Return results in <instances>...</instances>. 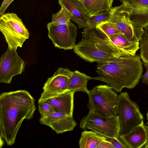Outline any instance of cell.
Listing matches in <instances>:
<instances>
[{
  "label": "cell",
  "mask_w": 148,
  "mask_h": 148,
  "mask_svg": "<svg viewBox=\"0 0 148 148\" xmlns=\"http://www.w3.org/2000/svg\"><path fill=\"white\" fill-rule=\"evenodd\" d=\"M36 109L35 100L27 91L19 90L0 94V136L8 145L15 143L23 121L32 119Z\"/></svg>",
  "instance_id": "1"
},
{
  "label": "cell",
  "mask_w": 148,
  "mask_h": 148,
  "mask_svg": "<svg viewBox=\"0 0 148 148\" xmlns=\"http://www.w3.org/2000/svg\"><path fill=\"white\" fill-rule=\"evenodd\" d=\"M98 76L92 79L106 82L117 92L124 88H134L139 83L143 71L140 56L114 57L97 62Z\"/></svg>",
  "instance_id": "2"
},
{
  "label": "cell",
  "mask_w": 148,
  "mask_h": 148,
  "mask_svg": "<svg viewBox=\"0 0 148 148\" xmlns=\"http://www.w3.org/2000/svg\"><path fill=\"white\" fill-rule=\"evenodd\" d=\"M81 40L74 52L87 62H97L114 57H123L110 38L96 27L84 29Z\"/></svg>",
  "instance_id": "3"
},
{
  "label": "cell",
  "mask_w": 148,
  "mask_h": 148,
  "mask_svg": "<svg viewBox=\"0 0 148 148\" xmlns=\"http://www.w3.org/2000/svg\"><path fill=\"white\" fill-rule=\"evenodd\" d=\"M87 94L89 99L87 106L89 111L105 118L117 115L118 95L107 85L96 86Z\"/></svg>",
  "instance_id": "4"
},
{
  "label": "cell",
  "mask_w": 148,
  "mask_h": 148,
  "mask_svg": "<svg viewBox=\"0 0 148 148\" xmlns=\"http://www.w3.org/2000/svg\"><path fill=\"white\" fill-rule=\"evenodd\" d=\"M0 16V30L8 48L15 50L18 47L21 48L30 36L21 19L13 13H4Z\"/></svg>",
  "instance_id": "5"
},
{
  "label": "cell",
  "mask_w": 148,
  "mask_h": 148,
  "mask_svg": "<svg viewBox=\"0 0 148 148\" xmlns=\"http://www.w3.org/2000/svg\"><path fill=\"white\" fill-rule=\"evenodd\" d=\"M117 108L120 124L119 136L130 132L144 121L137 103L131 100L127 92L118 95Z\"/></svg>",
  "instance_id": "6"
},
{
  "label": "cell",
  "mask_w": 148,
  "mask_h": 148,
  "mask_svg": "<svg viewBox=\"0 0 148 148\" xmlns=\"http://www.w3.org/2000/svg\"><path fill=\"white\" fill-rule=\"evenodd\" d=\"M132 7L127 2L119 6L112 7L108 20L115 23L119 29L130 41H140L144 29L135 26L131 21L130 16Z\"/></svg>",
  "instance_id": "7"
},
{
  "label": "cell",
  "mask_w": 148,
  "mask_h": 148,
  "mask_svg": "<svg viewBox=\"0 0 148 148\" xmlns=\"http://www.w3.org/2000/svg\"><path fill=\"white\" fill-rule=\"evenodd\" d=\"M80 127L89 129L105 136L117 138L119 136L120 124L118 116L105 118L89 111L81 120Z\"/></svg>",
  "instance_id": "8"
},
{
  "label": "cell",
  "mask_w": 148,
  "mask_h": 148,
  "mask_svg": "<svg viewBox=\"0 0 148 148\" xmlns=\"http://www.w3.org/2000/svg\"><path fill=\"white\" fill-rule=\"evenodd\" d=\"M73 72L67 68H59L52 76L49 78L43 87L38 103L57 97L68 92L69 79Z\"/></svg>",
  "instance_id": "9"
},
{
  "label": "cell",
  "mask_w": 148,
  "mask_h": 148,
  "mask_svg": "<svg viewBox=\"0 0 148 148\" xmlns=\"http://www.w3.org/2000/svg\"><path fill=\"white\" fill-rule=\"evenodd\" d=\"M47 27L48 36L55 47L64 50L74 48L77 29L75 25L70 22L66 25L47 26Z\"/></svg>",
  "instance_id": "10"
},
{
  "label": "cell",
  "mask_w": 148,
  "mask_h": 148,
  "mask_svg": "<svg viewBox=\"0 0 148 148\" xmlns=\"http://www.w3.org/2000/svg\"><path fill=\"white\" fill-rule=\"evenodd\" d=\"M16 50L8 48L0 59V82L10 84L13 77L21 74L25 63L18 55Z\"/></svg>",
  "instance_id": "11"
},
{
  "label": "cell",
  "mask_w": 148,
  "mask_h": 148,
  "mask_svg": "<svg viewBox=\"0 0 148 148\" xmlns=\"http://www.w3.org/2000/svg\"><path fill=\"white\" fill-rule=\"evenodd\" d=\"M40 123L50 127L57 134L73 131L77 123L73 117L56 112L46 118L41 117Z\"/></svg>",
  "instance_id": "12"
},
{
  "label": "cell",
  "mask_w": 148,
  "mask_h": 148,
  "mask_svg": "<svg viewBox=\"0 0 148 148\" xmlns=\"http://www.w3.org/2000/svg\"><path fill=\"white\" fill-rule=\"evenodd\" d=\"M127 148H141L148 142V126L143 121L130 132L119 136Z\"/></svg>",
  "instance_id": "13"
},
{
  "label": "cell",
  "mask_w": 148,
  "mask_h": 148,
  "mask_svg": "<svg viewBox=\"0 0 148 148\" xmlns=\"http://www.w3.org/2000/svg\"><path fill=\"white\" fill-rule=\"evenodd\" d=\"M58 2L72 15L71 20L79 28H84L89 16L81 0H58Z\"/></svg>",
  "instance_id": "14"
},
{
  "label": "cell",
  "mask_w": 148,
  "mask_h": 148,
  "mask_svg": "<svg viewBox=\"0 0 148 148\" xmlns=\"http://www.w3.org/2000/svg\"><path fill=\"white\" fill-rule=\"evenodd\" d=\"M132 7L130 18L135 26L144 29L148 27V0H128Z\"/></svg>",
  "instance_id": "15"
},
{
  "label": "cell",
  "mask_w": 148,
  "mask_h": 148,
  "mask_svg": "<svg viewBox=\"0 0 148 148\" xmlns=\"http://www.w3.org/2000/svg\"><path fill=\"white\" fill-rule=\"evenodd\" d=\"M74 93L73 91L67 92L44 101L51 105L56 112L73 117Z\"/></svg>",
  "instance_id": "16"
},
{
  "label": "cell",
  "mask_w": 148,
  "mask_h": 148,
  "mask_svg": "<svg viewBox=\"0 0 148 148\" xmlns=\"http://www.w3.org/2000/svg\"><path fill=\"white\" fill-rule=\"evenodd\" d=\"M109 38L119 50L123 57L135 56L140 48L139 41H130L124 34Z\"/></svg>",
  "instance_id": "17"
},
{
  "label": "cell",
  "mask_w": 148,
  "mask_h": 148,
  "mask_svg": "<svg viewBox=\"0 0 148 148\" xmlns=\"http://www.w3.org/2000/svg\"><path fill=\"white\" fill-rule=\"evenodd\" d=\"M82 2L89 16L104 12H109L114 0H82Z\"/></svg>",
  "instance_id": "18"
},
{
  "label": "cell",
  "mask_w": 148,
  "mask_h": 148,
  "mask_svg": "<svg viewBox=\"0 0 148 148\" xmlns=\"http://www.w3.org/2000/svg\"><path fill=\"white\" fill-rule=\"evenodd\" d=\"M91 79L92 77L78 71H75L69 79L67 91L75 92L82 91L88 94L89 90L87 88V82Z\"/></svg>",
  "instance_id": "19"
},
{
  "label": "cell",
  "mask_w": 148,
  "mask_h": 148,
  "mask_svg": "<svg viewBox=\"0 0 148 148\" xmlns=\"http://www.w3.org/2000/svg\"><path fill=\"white\" fill-rule=\"evenodd\" d=\"M106 137L94 131L84 130L81 134L79 141L80 148H96Z\"/></svg>",
  "instance_id": "20"
},
{
  "label": "cell",
  "mask_w": 148,
  "mask_h": 148,
  "mask_svg": "<svg viewBox=\"0 0 148 148\" xmlns=\"http://www.w3.org/2000/svg\"><path fill=\"white\" fill-rule=\"evenodd\" d=\"M72 15L62 7L57 13L53 14L51 21L48 23L47 26H58L67 24L71 22Z\"/></svg>",
  "instance_id": "21"
},
{
  "label": "cell",
  "mask_w": 148,
  "mask_h": 148,
  "mask_svg": "<svg viewBox=\"0 0 148 148\" xmlns=\"http://www.w3.org/2000/svg\"><path fill=\"white\" fill-rule=\"evenodd\" d=\"M96 27L109 37L117 35L124 34L119 29L115 23L109 20L101 22L97 25Z\"/></svg>",
  "instance_id": "22"
},
{
  "label": "cell",
  "mask_w": 148,
  "mask_h": 148,
  "mask_svg": "<svg viewBox=\"0 0 148 148\" xmlns=\"http://www.w3.org/2000/svg\"><path fill=\"white\" fill-rule=\"evenodd\" d=\"M110 16V11L104 12L89 16L86 23L84 29L96 27L101 22L108 20Z\"/></svg>",
  "instance_id": "23"
},
{
  "label": "cell",
  "mask_w": 148,
  "mask_h": 148,
  "mask_svg": "<svg viewBox=\"0 0 148 148\" xmlns=\"http://www.w3.org/2000/svg\"><path fill=\"white\" fill-rule=\"evenodd\" d=\"M140 56L143 62L148 63V27L144 29V32L140 41Z\"/></svg>",
  "instance_id": "24"
},
{
  "label": "cell",
  "mask_w": 148,
  "mask_h": 148,
  "mask_svg": "<svg viewBox=\"0 0 148 148\" xmlns=\"http://www.w3.org/2000/svg\"><path fill=\"white\" fill-rule=\"evenodd\" d=\"M38 110L41 117L45 118L56 112L53 107L45 101L38 103Z\"/></svg>",
  "instance_id": "25"
},
{
  "label": "cell",
  "mask_w": 148,
  "mask_h": 148,
  "mask_svg": "<svg viewBox=\"0 0 148 148\" xmlns=\"http://www.w3.org/2000/svg\"><path fill=\"white\" fill-rule=\"evenodd\" d=\"M105 137L106 140L110 142L114 148H127L119 136L117 138Z\"/></svg>",
  "instance_id": "26"
},
{
  "label": "cell",
  "mask_w": 148,
  "mask_h": 148,
  "mask_svg": "<svg viewBox=\"0 0 148 148\" xmlns=\"http://www.w3.org/2000/svg\"><path fill=\"white\" fill-rule=\"evenodd\" d=\"M14 0H3L0 8V15L5 13L8 6Z\"/></svg>",
  "instance_id": "27"
},
{
  "label": "cell",
  "mask_w": 148,
  "mask_h": 148,
  "mask_svg": "<svg viewBox=\"0 0 148 148\" xmlns=\"http://www.w3.org/2000/svg\"><path fill=\"white\" fill-rule=\"evenodd\" d=\"M143 64L144 65L146 71V72L142 75L141 79L143 83L146 85L148 84V63L143 62Z\"/></svg>",
  "instance_id": "28"
},
{
  "label": "cell",
  "mask_w": 148,
  "mask_h": 148,
  "mask_svg": "<svg viewBox=\"0 0 148 148\" xmlns=\"http://www.w3.org/2000/svg\"><path fill=\"white\" fill-rule=\"evenodd\" d=\"M96 148H114L111 143L106 139L101 141Z\"/></svg>",
  "instance_id": "29"
},
{
  "label": "cell",
  "mask_w": 148,
  "mask_h": 148,
  "mask_svg": "<svg viewBox=\"0 0 148 148\" xmlns=\"http://www.w3.org/2000/svg\"><path fill=\"white\" fill-rule=\"evenodd\" d=\"M122 3H123L126 2H127L128 0H119Z\"/></svg>",
  "instance_id": "30"
},
{
  "label": "cell",
  "mask_w": 148,
  "mask_h": 148,
  "mask_svg": "<svg viewBox=\"0 0 148 148\" xmlns=\"http://www.w3.org/2000/svg\"><path fill=\"white\" fill-rule=\"evenodd\" d=\"M143 148H148V142L143 147Z\"/></svg>",
  "instance_id": "31"
},
{
  "label": "cell",
  "mask_w": 148,
  "mask_h": 148,
  "mask_svg": "<svg viewBox=\"0 0 148 148\" xmlns=\"http://www.w3.org/2000/svg\"><path fill=\"white\" fill-rule=\"evenodd\" d=\"M146 116H147V124L148 125V111L146 114Z\"/></svg>",
  "instance_id": "32"
},
{
  "label": "cell",
  "mask_w": 148,
  "mask_h": 148,
  "mask_svg": "<svg viewBox=\"0 0 148 148\" xmlns=\"http://www.w3.org/2000/svg\"></svg>",
  "instance_id": "33"
}]
</instances>
